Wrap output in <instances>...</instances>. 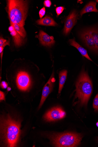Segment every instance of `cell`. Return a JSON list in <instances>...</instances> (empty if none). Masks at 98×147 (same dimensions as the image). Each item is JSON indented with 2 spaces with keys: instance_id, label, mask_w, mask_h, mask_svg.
I'll list each match as a JSON object with an SVG mask.
<instances>
[{
  "instance_id": "6da1fadb",
  "label": "cell",
  "mask_w": 98,
  "mask_h": 147,
  "mask_svg": "<svg viewBox=\"0 0 98 147\" xmlns=\"http://www.w3.org/2000/svg\"><path fill=\"white\" fill-rule=\"evenodd\" d=\"M1 133L2 139L7 147H16L21 134L20 123L9 115L1 119Z\"/></svg>"
},
{
  "instance_id": "7a4b0ae2",
  "label": "cell",
  "mask_w": 98,
  "mask_h": 147,
  "mask_svg": "<svg viewBox=\"0 0 98 147\" xmlns=\"http://www.w3.org/2000/svg\"><path fill=\"white\" fill-rule=\"evenodd\" d=\"M39 76V71L38 70L20 67L7 71L6 76L14 80L19 90L25 92L29 91L34 78Z\"/></svg>"
},
{
  "instance_id": "3957f363",
  "label": "cell",
  "mask_w": 98,
  "mask_h": 147,
  "mask_svg": "<svg viewBox=\"0 0 98 147\" xmlns=\"http://www.w3.org/2000/svg\"><path fill=\"white\" fill-rule=\"evenodd\" d=\"M75 98L77 103L81 106L87 105L93 90L91 80L87 72L83 71L80 74L76 85Z\"/></svg>"
},
{
  "instance_id": "277c9868",
  "label": "cell",
  "mask_w": 98,
  "mask_h": 147,
  "mask_svg": "<svg viewBox=\"0 0 98 147\" xmlns=\"http://www.w3.org/2000/svg\"><path fill=\"white\" fill-rule=\"evenodd\" d=\"M28 10L27 2L11 0L7 1V12L10 22L24 26Z\"/></svg>"
},
{
  "instance_id": "5b68a950",
  "label": "cell",
  "mask_w": 98,
  "mask_h": 147,
  "mask_svg": "<svg viewBox=\"0 0 98 147\" xmlns=\"http://www.w3.org/2000/svg\"><path fill=\"white\" fill-rule=\"evenodd\" d=\"M80 134L68 132L53 134L50 137L52 144L55 147H74L78 146L82 138Z\"/></svg>"
},
{
  "instance_id": "8992f818",
  "label": "cell",
  "mask_w": 98,
  "mask_h": 147,
  "mask_svg": "<svg viewBox=\"0 0 98 147\" xmlns=\"http://www.w3.org/2000/svg\"><path fill=\"white\" fill-rule=\"evenodd\" d=\"M66 115V112L60 107H55L45 114L44 118L47 122L57 121L65 118Z\"/></svg>"
},
{
  "instance_id": "52a82bcc",
  "label": "cell",
  "mask_w": 98,
  "mask_h": 147,
  "mask_svg": "<svg viewBox=\"0 0 98 147\" xmlns=\"http://www.w3.org/2000/svg\"><path fill=\"white\" fill-rule=\"evenodd\" d=\"M55 82V79L54 77V73L53 72L48 82L45 86L42 92V96L39 106V109L41 107L48 96L53 90Z\"/></svg>"
},
{
  "instance_id": "ba28073f",
  "label": "cell",
  "mask_w": 98,
  "mask_h": 147,
  "mask_svg": "<svg viewBox=\"0 0 98 147\" xmlns=\"http://www.w3.org/2000/svg\"><path fill=\"white\" fill-rule=\"evenodd\" d=\"M78 17V13L76 10H73L70 13L65 24L63 33L65 35H68L70 32L77 22Z\"/></svg>"
},
{
  "instance_id": "9c48e42d",
  "label": "cell",
  "mask_w": 98,
  "mask_h": 147,
  "mask_svg": "<svg viewBox=\"0 0 98 147\" xmlns=\"http://www.w3.org/2000/svg\"><path fill=\"white\" fill-rule=\"evenodd\" d=\"M80 36L84 43L91 50L97 52L93 37L88 29L82 31L80 34Z\"/></svg>"
},
{
  "instance_id": "30bf717a",
  "label": "cell",
  "mask_w": 98,
  "mask_h": 147,
  "mask_svg": "<svg viewBox=\"0 0 98 147\" xmlns=\"http://www.w3.org/2000/svg\"><path fill=\"white\" fill-rule=\"evenodd\" d=\"M37 37L40 43L45 46L51 47L55 43L54 37L50 36L43 31L40 30Z\"/></svg>"
},
{
  "instance_id": "8fae6325",
  "label": "cell",
  "mask_w": 98,
  "mask_h": 147,
  "mask_svg": "<svg viewBox=\"0 0 98 147\" xmlns=\"http://www.w3.org/2000/svg\"><path fill=\"white\" fill-rule=\"evenodd\" d=\"M10 26L8 30L13 38L14 44L16 47H20L24 43L23 38L16 30L11 22H10Z\"/></svg>"
},
{
  "instance_id": "7c38bea8",
  "label": "cell",
  "mask_w": 98,
  "mask_h": 147,
  "mask_svg": "<svg viewBox=\"0 0 98 147\" xmlns=\"http://www.w3.org/2000/svg\"><path fill=\"white\" fill-rule=\"evenodd\" d=\"M69 42L70 45L77 49L83 57H85L89 60L93 61L88 55L87 51L77 43L74 38L70 39Z\"/></svg>"
},
{
  "instance_id": "4fadbf2b",
  "label": "cell",
  "mask_w": 98,
  "mask_h": 147,
  "mask_svg": "<svg viewBox=\"0 0 98 147\" xmlns=\"http://www.w3.org/2000/svg\"><path fill=\"white\" fill-rule=\"evenodd\" d=\"M36 22L38 24L44 26H56L58 25L52 18L48 16L38 20Z\"/></svg>"
},
{
  "instance_id": "5bb4252c",
  "label": "cell",
  "mask_w": 98,
  "mask_h": 147,
  "mask_svg": "<svg viewBox=\"0 0 98 147\" xmlns=\"http://www.w3.org/2000/svg\"><path fill=\"white\" fill-rule=\"evenodd\" d=\"M96 3L94 1H91L88 3L80 12L81 16L86 13L91 12H98L96 7Z\"/></svg>"
},
{
  "instance_id": "9a60e30c",
  "label": "cell",
  "mask_w": 98,
  "mask_h": 147,
  "mask_svg": "<svg viewBox=\"0 0 98 147\" xmlns=\"http://www.w3.org/2000/svg\"><path fill=\"white\" fill-rule=\"evenodd\" d=\"M68 71L64 70L61 71L59 74V94H61V91L66 82L67 75Z\"/></svg>"
},
{
  "instance_id": "2e32d148",
  "label": "cell",
  "mask_w": 98,
  "mask_h": 147,
  "mask_svg": "<svg viewBox=\"0 0 98 147\" xmlns=\"http://www.w3.org/2000/svg\"><path fill=\"white\" fill-rule=\"evenodd\" d=\"M87 29L93 37L97 52H98V29L95 28H93Z\"/></svg>"
},
{
  "instance_id": "e0dca14e",
  "label": "cell",
  "mask_w": 98,
  "mask_h": 147,
  "mask_svg": "<svg viewBox=\"0 0 98 147\" xmlns=\"http://www.w3.org/2000/svg\"><path fill=\"white\" fill-rule=\"evenodd\" d=\"M11 22L16 30L22 38H25L26 36V34L24 27L21 26L18 24L14 23H12V22Z\"/></svg>"
},
{
  "instance_id": "ac0fdd59",
  "label": "cell",
  "mask_w": 98,
  "mask_h": 147,
  "mask_svg": "<svg viewBox=\"0 0 98 147\" xmlns=\"http://www.w3.org/2000/svg\"><path fill=\"white\" fill-rule=\"evenodd\" d=\"M9 41L4 39L1 36L0 38V47L3 48L7 46H10Z\"/></svg>"
},
{
  "instance_id": "d6986e66",
  "label": "cell",
  "mask_w": 98,
  "mask_h": 147,
  "mask_svg": "<svg viewBox=\"0 0 98 147\" xmlns=\"http://www.w3.org/2000/svg\"><path fill=\"white\" fill-rule=\"evenodd\" d=\"M93 107L96 112L98 111V93L95 96L93 101Z\"/></svg>"
},
{
  "instance_id": "ffe728a7",
  "label": "cell",
  "mask_w": 98,
  "mask_h": 147,
  "mask_svg": "<svg viewBox=\"0 0 98 147\" xmlns=\"http://www.w3.org/2000/svg\"><path fill=\"white\" fill-rule=\"evenodd\" d=\"M65 9V8L63 7H59L56 8V11L57 16H59Z\"/></svg>"
},
{
  "instance_id": "44dd1931",
  "label": "cell",
  "mask_w": 98,
  "mask_h": 147,
  "mask_svg": "<svg viewBox=\"0 0 98 147\" xmlns=\"http://www.w3.org/2000/svg\"><path fill=\"white\" fill-rule=\"evenodd\" d=\"M46 11L45 8V7L42 8L39 11V14L40 18L42 19V18L44 16Z\"/></svg>"
},
{
  "instance_id": "7402d4cb",
  "label": "cell",
  "mask_w": 98,
  "mask_h": 147,
  "mask_svg": "<svg viewBox=\"0 0 98 147\" xmlns=\"http://www.w3.org/2000/svg\"><path fill=\"white\" fill-rule=\"evenodd\" d=\"M44 5L47 7H50L51 5V3L50 0H46L44 2Z\"/></svg>"
},
{
  "instance_id": "603a6c76",
  "label": "cell",
  "mask_w": 98,
  "mask_h": 147,
  "mask_svg": "<svg viewBox=\"0 0 98 147\" xmlns=\"http://www.w3.org/2000/svg\"><path fill=\"white\" fill-rule=\"evenodd\" d=\"M5 100V96L4 93L2 91H0V100L1 101Z\"/></svg>"
},
{
  "instance_id": "cb8c5ba5",
  "label": "cell",
  "mask_w": 98,
  "mask_h": 147,
  "mask_svg": "<svg viewBox=\"0 0 98 147\" xmlns=\"http://www.w3.org/2000/svg\"><path fill=\"white\" fill-rule=\"evenodd\" d=\"M1 87L3 89L6 88L8 86V84L5 81H3L1 84Z\"/></svg>"
},
{
  "instance_id": "d4e9b609",
  "label": "cell",
  "mask_w": 98,
  "mask_h": 147,
  "mask_svg": "<svg viewBox=\"0 0 98 147\" xmlns=\"http://www.w3.org/2000/svg\"><path fill=\"white\" fill-rule=\"evenodd\" d=\"M4 49V48H3L2 47H0V55H1V64H2V60L3 54V52Z\"/></svg>"
},
{
  "instance_id": "484cf974",
  "label": "cell",
  "mask_w": 98,
  "mask_h": 147,
  "mask_svg": "<svg viewBox=\"0 0 98 147\" xmlns=\"http://www.w3.org/2000/svg\"><path fill=\"white\" fill-rule=\"evenodd\" d=\"M11 90V88L10 87L8 88H7V90L8 91H9L10 90Z\"/></svg>"
},
{
  "instance_id": "4316f807",
  "label": "cell",
  "mask_w": 98,
  "mask_h": 147,
  "mask_svg": "<svg viewBox=\"0 0 98 147\" xmlns=\"http://www.w3.org/2000/svg\"><path fill=\"white\" fill-rule=\"evenodd\" d=\"M96 125L97 127H98V122L96 123Z\"/></svg>"
},
{
  "instance_id": "83f0119b",
  "label": "cell",
  "mask_w": 98,
  "mask_h": 147,
  "mask_svg": "<svg viewBox=\"0 0 98 147\" xmlns=\"http://www.w3.org/2000/svg\"><path fill=\"white\" fill-rule=\"evenodd\" d=\"M96 2L98 3V0H97V1H96Z\"/></svg>"
},
{
  "instance_id": "f1b7e54d",
  "label": "cell",
  "mask_w": 98,
  "mask_h": 147,
  "mask_svg": "<svg viewBox=\"0 0 98 147\" xmlns=\"http://www.w3.org/2000/svg\"><path fill=\"white\" fill-rule=\"evenodd\" d=\"M97 140H98V139Z\"/></svg>"
}]
</instances>
